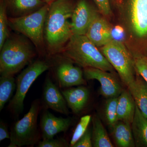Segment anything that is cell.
Masks as SVG:
<instances>
[{
	"label": "cell",
	"mask_w": 147,
	"mask_h": 147,
	"mask_svg": "<svg viewBox=\"0 0 147 147\" xmlns=\"http://www.w3.org/2000/svg\"><path fill=\"white\" fill-rule=\"evenodd\" d=\"M55 57L51 63V67H53L55 79L60 88L87 85L84 72L80 67L74 65L73 62L62 55Z\"/></svg>",
	"instance_id": "ba28073f"
},
{
	"label": "cell",
	"mask_w": 147,
	"mask_h": 147,
	"mask_svg": "<svg viewBox=\"0 0 147 147\" xmlns=\"http://www.w3.org/2000/svg\"><path fill=\"white\" fill-rule=\"evenodd\" d=\"M91 120V116L89 115L84 116L81 118L74 131L70 142V147H73L74 145L84 135L88 129Z\"/></svg>",
	"instance_id": "d4e9b609"
},
{
	"label": "cell",
	"mask_w": 147,
	"mask_h": 147,
	"mask_svg": "<svg viewBox=\"0 0 147 147\" xmlns=\"http://www.w3.org/2000/svg\"><path fill=\"white\" fill-rule=\"evenodd\" d=\"M42 1L44 2V3H45L50 4L51 3L55 1L56 0H42Z\"/></svg>",
	"instance_id": "4dcf8cb0"
},
{
	"label": "cell",
	"mask_w": 147,
	"mask_h": 147,
	"mask_svg": "<svg viewBox=\"0 0 147 147\" xmlns=\"http://www.w3.org/2000/svg\"><path fill=\"white\" fill-rule=\"evenodd\" d=\"M10 133H9L7 125L3 121L0 123V142L6 139H10Z\"/></svg>",
	"instance_id": "f546056e"
},
{
	"label": "cell",
	"mask_w": 147,
	"mask_h": 147,
	"mask_svg": "<svg viewBox=\"0 0 147 147\" xmlns=\"http://www.w3.org/2000/svg\"><path fill=\"white\" fill-rule=\"evenodd\" d=\"M136 73L143 77L147 83V56L141 53L132 55Z\"/></svg>",
	"instance_id": "484cf974"
},
{
	"label": "cell",
	"mask_w": 147,
	"mask_h": 147,
	"mask_svg": "<svg viewBox=\"0 0 147 147\" xmlns=\"http://www.w3.org/2000/svg\"><path fill=\"white\" fill-rule=\"evenodd\" d=\"M92 130L88 128L84 135L76 142L73 147H92Z\"/></svg>",
	"instance_id": "83f0119b"
},
{
	"label": "cell",
	"mask_w": 147,
	"mask_h": 147,
	"mask_svg": "<svg viewBox=\"0 0 147 147\" xmlns=\"http://www.w3.org/2000/svg\"><path fill=\"white\" fill-rule=\"evenodd\" d=\"M131 127L135 147H147V118L137 105Z\"/></svg>",
	"instance_id": "d6986e66"
},
{
	"label": "cell",
	"mask_w": 147,
	"mask_h": 147,
	"mask_svg": "<svg viewBox=\"0 0 147 147\" xmlns=\"http://www.w3.org/2000/svg\"><path fill=\"white\" fill-rule=\"evenodd\" d=\"M118 97L107 98L104 108V116L108 126L111 129L117 121V105Z\"/></svg>",
	"instance_id": "603a6c76"
},
{
	"label": "cell",
	"mask_w": 147,
	"mask_h": 147,
	"mask_svg": "<svg viewBox=\"0 0 147 147\" xmlns=\"http://www.w3.org/2000/svg\"><path fill=\"white\" fill-rule=\"evenodd\" d=\"M83 72L86 80H96L99 82V93L107 99L118 97L123 90L120 82L114 73L93 67L84 68Z\"/></svg>",
	"instance_id": "30bf717a"
},
{
	"label": "cell",
	"mask_w": 147,
	"mask_h": 147,
	"mask_svg": "<svg viewBox=\"0 0 147 147\" xmlns=\"http://www.w3.org/2000/svg\"><path fill=\"white\" fill-rule=\"evenodd\" d=\"M98 14L86 0H80L75 6L71 18L73 35H86L90 25Z\"/></svg>",
	"instance_id": "7c38bea8"
},
{
	"label": "cell",
	"mask_w": 147,
	"mask_h": 147,
	"mask_svg": "<svg viewBox=\"0 0 147 147\" xmlns=\"http://www.w3.org/2000/svg\"><path fill=\"white\" fill-rule=\"evenodd\" d=\"M41 100L32 102L28 112L11 127L9 147L33 146L39 142L40 134L38 127V115L42 109Z\"/></svg>",
	"instance_id": "5b68a950"
},
{
	"label": "cell",
	"mask_w": 147,
	"mask_h": 147,
	"mask_svg": "<svg viewBox=\"0 0 147 147\" xmlns=\"http://www.w3.org/2000/svg\"><path fill=\"white\" fill-rule=\"evenodd\" d=\"M75 6L71 0H56L50 4L44 28L45 47L49 56L60 54L73 35L71 18Z\"/></svg>",
	"instance_id": "6da1fadb"
},
{
	"label": "cell",
	"mask_w": 147,
	"mask_h": 147,
	"mask_svg": "<svg viewBox=\"0 0 147 147\" xmlns=\"http://www.w3.org/2000/svg\"><path fill=\"white\" fill-rule=\"evenodd\" d=\"M136 104L128 89H124L118 96L117 105V121L131 124L134 119Z\"/></svg>",
	"instance_id": "e0dca14e"
},
{
	"label": "cell",
	"mask_w": 147,
	"mask_h": 147,
	"mask_svg": "<svg viewBox=\"0 0 147 147\" xmlns=\"http://www.w3.org/2000/svg\"><path fill=\"white\" fill-rule=\"evenodd\" d=\"M9 27L6 4L5 0H1L0 4V49L10 35Z\"/></svg>",
	"instance_id": "cb8c5ba5"
},
{
	"label": "cell",
	"mask_w": 147,
	"mask_h": 147,
	"mask_svg": "<svg viewBox=\"0 0 147 147\" xmlns=\"http://www.w3.org/2000/svg\"><path fill=\"white\" fill-rule=\"evenodd\" d=\"M16 81L14 76H1L0 77V111L11 98L16 90Z\"/></svg>",
	"instance_id": "7402d4cb"
},
{
	"label": "cell",
	"mask_w": 147,
	"mask_h": 147,
	"mask_svg": "<svg viewBox=\"0 0 147 147\" xmlns=\"http://www.w3.org/2000/svg\"><path fill=\"white\" fill-rule=\"evenodd\" d=\"M30 40L23 35H10L0 49L1 76H14L36 55Z\"/></svg>",
	"instance_id": "7a4b0ae2"
},
{
	"label": "cell",
	"mask_w": 147,
	"mask_h": 147,
	"mask_svg": "<svg viewBox=\"0 0 147 147\" xmlns=\"http://www.w3.org/2000/svg\"><path fill=\"white\" fill-rule=\"evenodd\" d=\"M48 61L37 59L24 69L16 80V92L8 105V110L14 118L19 117L24 109V101L32 84L42 73L51 67Z\"/></svg>",
	"instance_id": "52a82bcc"
},
{
	"label": "cell",
	"mask_w": 147,
	"mask_h": 147,
	"mask_svg": "<svg viewBox=\"0 0 147 147\" xmlns=\"http://www.w3.org/2000/svg\"><path fill=\"white\" fill-rule=\"evenodd\" d=\"M60 54L84 68L93 67L114 73L115 71L86 35H72Z\"/></svg>",
	"instance_id": "3957f363"
},
{
	"label": "cell",
	"mask_w": 147,
	"mask_h": 147,
	"mask_svg": "<svg viewBox=\"0 0 147 147\" xmlns=\"http://www.w3.org/2000/svg\"><path fill=\"white\" fill-rule=\"evenodd\" d=\"M142 114L147 118V83L142 76L136 73L133 84L127 88Z\"/></svg>",
	"instance_id": "ffe728a7"
},
{
	"label": "cell",
	"mask_w": 147,
	"mask_h": 147,
	"mask_svg": "<svg viewBox=\"0 0 147 147\" xmlns=\"http://www.w3.org/2000/svg\"><path fill=\"white\" fill-rule=\"evenodd\" d=\"M111 130L112 137L117 147H135L131 124L118 121Z\"/></svg>",
	"instance_id": "ac0fdd59"
},
{
	"label": "cell",
	"mask_w": 147,
	"mask_h": 147,
	"mask_svg": "<svg viewBox=\"0 0 147 147\" xmlns=\"http://www.w3.org/2000/svg\"><path fill=\"white\" fill-rule=\"evenodd\" d=\"M86 35L97 47H102L113 39L110 24L98 14L92 21Z\"/></svg>",
	"instance_id": "5bb4252c"
},
{
	"label": "cell",
	"mask_w": 147,
	"mask_h": 147,
	"mask_svg": "<svg viewBox=\"0 0 147 147\" xmlns=\"http://www.w3.org/2000/svg\"><path fill=\"white\" fill-rule=\"evenodd\" d=\"M97 6L100 13L105 16H109L111 14L109 0H93Z\"/></svg>",
	"instance_id": "f1b7e54d"
},
{
	"label": "cell",
	"mask_w": 147,
	"mask_h": 147,
	"mask_svg": "<svg viewBox=\"0 0 147 147\" xmlns=\"http://www.w3.org/2000/svg\"><path fill=\"white\" fill-rule=\"evenodd\" d=\"M61 92L68 108L75 115L80 114L84 110L89 99L90 90L85 85L66 88Z\"/></svg>",
	"instance_id": "9a60e30c"
},
{
	"label": "cell",
	"mask_w": 147,
	"mask_h": 147,
	"mask_svg": "<svg viewBox=\"0 0 147 147\" xmlns=\"http://www.w3.org/2000/svg\"><path fill=\"white\" fill-rule=\"evenodd\" d=\"M50 4H46L38 10L26 16L8 17L9 25L30 40L40 54L45 47L44 28Z\"/></svg>",
	"instance_id": "277c9868"
},
{
	"label": "cell",
	"mask_w": 147,
	"mask_h": 147,
	"mask_svg": "<svg viewBox=\"0 0 147 147\" xmlns=\"http://www.w3.org/2000/svg\"><path fill=\"white\" fill-rule=\"evenodd\" d=\"M7 9L11 17L28 15L38 10L45 4L42 0H5Z\"/></svg>",
	"instance_id": "2e32d148"
},
{
	"label": "cell",
	"mask_w": 147,
	"mask_h": 147,
	"mask_svg": "<svg viewBox=\"0 0 147 147\" xmlns=\"http://www.w3.org/2000/svg\"><path fill=\"white\" fill-rule=\"evenodd\" d=\"M42 108L51 109L65 115L70 112L63 94L48 75L45 78L42 90Z\"/></svg>",
	"instance_id": "8fae6325"
},
{
	"label": "cell",
	"mask_w": 147,
	"mask_h": 147,
	"mask_svg": "<svg viewBox=\"0 0 147 147\" xmlns=\"http://www.w3.org/2000/svg\"><path fill=\"white\" fill-rule=\"evenodd\" d=\"M43 109L40 115V127L42 139L54 138L61 132H65L72 125L71 118L57 117L48 111Z\"/></svg>",
	"instance_id": "4fadbf2b"
},
{
	"label": "cell",
	"mask_w": 147,
	"mask_h": 147,
	"mask_svg": "<svg viewBox=\"0 0 147 147\" xmlns=\"http://www.w3.org/2000/svg\"><path fill=\"white\" fill-rule=\"evenodd\" d=\"M92 146L114 147L106 129L98 116H93L92 118Z\"/></svg>",
	"instance_id": "44dd1931"
},
{
	"label": "cell",
	"mask_w": 147,
	"mask_h": 147,
	"mask_svg": "<svg viewBox=\"0 0 147 147\" xmlns=\"http://www.w3.org/2000/svg\"><path fill=\"white\" fill-rule=\"evenodd\" d=\"M38 147H70L68 142L63 138L42 139L38 142Z\"/></svg>",
	"instance_id": "4316f807"
},
{
	"label": "cell",
	"mask_w": 147,
	"mask_h": 147,
	"mask_svg": "<svg viewBox=\"0 0 147 147\" xmlns=\"http://www.w3.org/2000/svg\"><path fill=\"white\" fill-rule=\"evenodd\" d=\"M100 51L117 72L123 84L129 88L136 76L131 53L121 41L114 39L101 47Z\"/></svg>",
	"instance_id": "8992f818"
},
{
	"label": "cell",
	"mask_w": 147,
	"mask_h": 147,
	"mask_svg": "<svg viewBox=\"0 0 147 147\" xmlns=\"http://www.w3.org/2000/svg\"><path fill=\"white\" fill-rule=\"evenodd\" d=\"M126 19L129 31L134 38L147 40V0H127Z\"/></svg>",
	"instance_id": "9c48e42d"
}]
</instances>
